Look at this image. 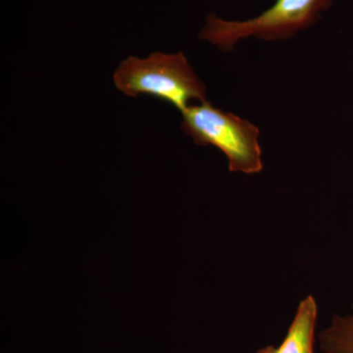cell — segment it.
Wrapping results in <instances>:
<instances>
[{
	"label": "cell",
	"mask_w": 353,
	"mask_h": 353,
	"mask_svg": "<svg viewBox=\"0 0 353 353\" xmlns=\"http://www.w3.org/2000/svg\"><path fill=\"white\" fill-rule=\"evenodd\" d=\"M114 83L128 97L150 95L181 112L190 101H206V88L182 52L152 53L146 59L129 57L116 70Z\"/></svg>",
	"instance_id": "1"
},
{
	"label": "cell",
	"mask_w": 353,
	"mask_h": 353,
	"mask_svg": "<svg viewBox=\"0 0 353 353\" xmlns=\"http://www.w3.org/2000/svg\"><path fill=\"white\" fill-rule=\"evenodd\" d=\"M334 0H276L263 13L245 21H227L211 14L201 32L204 41L223 51L233 50L243 39H290L315 25Z\"/></svg>",
	"instance_id": "2"
},
{
	"label": "cell",
	"mask_w": 353,
	"mask_h": 353,
	"mask_svg": "<svg viewBox=\"0 0 353 353\" xmlns=\"http://www.w3.org/2000/svg\"><path fill=\"white\" fill-rule=\"evenodd\" d=\"M182 130L199 145L224 153L233 173L253 175L263 169L259 129L250 121L213 108L208 101L182 111Z\"/></svg>",
	"instance_id": "3"
},
{
	"label": "cell",
	"mask_w": 353,
	"mask_h": 353,
	"mask_svg": "<svg viewBox=\"0 0 353 353\" xmlns=\"http://www.w3.org/2000/svg\"><path fill=\"white\" fill-rule=\"evenodd\" d=\"M317 319V301L310 294L301 299L297 305L284 341L276 348V353H315Z\"/></svg>",
	"instance_id": "4"
},
{
	"label": "cell",
	"mask_w": 353,
	"mask_h": 353,
	"mask_svg": "<svg viewBox=\"0 0 353 353\" xmlns=\"http://www.w3.org/2000/svg\"><path fill=\"white\" fill-rule=\"evenodd\" d=\"M322 353H353V313L334 314L319 334Z\"/></svg>",
	"instance_id": "5"
},
{
	"label": "cell",
	"mask_w": 353,
	"mask_h": 353,
	"mask_svg": "<svg viewBox=\"0 0 353 353\" xmlns=\"http://www.w3.org/2000/svg\"><path fill=\"white\" fill-rule=\"evenodd\" d=\"M276 348L273 345H267V347L260 348L257 353H276Z\"/></svg>",
	"instance_id": "6"
},
{
	"label": "cell",
	"mask_w": 353,
	"mask_h": 353,
	"mask_svg": "<svg viewBox=\"0 0 353 353\" xmlns=\"http://www.w3.org/2000/svg\"><path fill=\"white\" fill-rule=\"evenodd\" d=\"M352 313H353V299H352Z\"/></svg>",
	"instance_id": "7"
}]
</instances>
